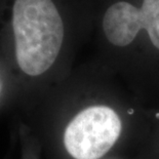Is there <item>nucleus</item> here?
<instances>
[{"mask_svg": "<svg viewBox=\"0 0 159 159\" xmlns=\"http://www.w3.org/2000/svg\"><path fill=\"white\" fill-rule=\"evenodd\" d=\"M122 129L116 109L93 104L79 111L66 126L64 146L74 159H100L117 143Z\"/></svg>", "mask_w": 159, "mask_h": 159, "instance_id": "7ed1b4c3", "label": "nucleus"}, {"mask_svg": "<svg viewBox=\"0 0 159 159\" xmlns=\"http://www.w3.org/2000/svg\"><path fill=\"white\" fill-rule=\"evenodd\" d=\"M12 30L16 63L24 73L37 77L55 65L66 36L55 0H15Z\"/></svg>", "mask_w": 159, "mask_h": 159, "instance_id": "f03ea898", "label": "nucleus"}, {"mask_svg": "<svg viewBox=\"0 0 159 159\" xmlns=\"http://www.w3.org/2000/svg\"><path fill=\"white\" fill-rule=\"evenodd\" d=\"M93 22L109 52L159 60V0H90Z\"/></svg>", "mask_w": 159, "mask_h": 159, "instance_id": "f257e3e1", "label": "nucleus"}]
</instances>
